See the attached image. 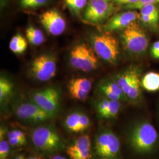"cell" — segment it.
<instances>
[{
    "label": "cell",
    "mask_w": 159,
    "mask_h": 159,
    "mask_svg": "<svg viewBox=\"0 0 159 159\" xmlns=\"http://www.w3.org/2000/svg\"><path fill=\"white\" fill-rule=\"evenodd\" d=\"M129 140L131 147L136 153L146 154L155 149L158 142V134L150 122L144 121L133 127Z\"/></svg>",
    "instance_id": "cell-1"
},
{
    "label": "cell",
    "mask_w": 159,
    "mask_h": 159,
    "mask_svg": "<svg viewBox=\"0 0 159 159\" xmlns=\"http://www.w3.org/2000/svg\"><path fill=\"white\" fill-rule=\"evenodd\" d=\"M94 51L102 60L110 63H115L119 56V43L110 32L96 34L91 38Z\"/></svg>",
    "instance_id": "cell-2"
},
{
    "label": "cell",
    "mask_w": 159,
    "mask_h": 159,
    "mask_svg": "<svg viewBox=\"0 0 159 159\" xmlns=\"http://www.w3.org/2000/svg\"><path fill=\"white\" fill-rule=\"evenodd\" d=\"M121 38L125 49L130 53L141 54L148 49V35L137 21L123 30Z\"/></svg>",
    "instance_id": "cell-3"
},
{
    "label": "cell",
    "mask_w": 159,
    "mask_h": 159,
    "mask_svg": "<svg viewBox=\"0 0 159 159\" xmlns=\"http://www.w3.org/2000/svg\"><path fill=\"white\" fill-rule=\"evenodd\" d=\"M96 52L84 43L75 46L70 55V63L73 67L84 72L96 70L98 60Z\"/></svg>",
    "instance_id": "cell-4"
},
{
    "label": "cell",
    "mask_w": 159,
    "mask_h": 159,
    "mask_svg": "<svg viewBox=\"0 0 159 159\" xmlns=\"http://www.w3.org/2000/svg\"><path fill=\"white\" fill-rule=\"evenodd\" d=\"M140 71L135 67H131L120 74L117 83L125 93V96L131 100H136L142 95V82Z\"/></svg>",
    "instance_id": "cell-5"
},
{
    "label": "cell",
    "mask_w": 159,
    "mask_h": 159,
    "mask_svg": "<svg viewBox=\"0 0 159 159\" xmlns=\"http://www.w3.org/2000/svg\"><path fill=\"white\" fill-rule=\"evenodd\" d=\"M31 74L35 79L47 81L56 74L57 62L55 57L50 54H44L34 58L31 63Z\"/></svg>",
    "instance_id": "cell-6"
},
{
    "label": "cell",
    "mask_w": 159,
    "mask_h": 159,
    "mask_svg": "<svg viewBox=\"0 0 159 159\" xmlns=\"http://www.w3.org/2000/svg\"><path fill=\"white\" fill-rule=\"evenodd\" d=\"M120 142L119 138L111 131L100 133L96 140L95 150L100 157L116 159L119 153Z\"/></svg>",
    "instance_id": "cell-7"
},
{
    "label": "cell",
    "mask_w": 159,
    "mask_h": 159,
    "mask_svg": "<svg viewBox=\"0 0 159 159\" xmlns=\"http://www.w3.org/2000/svg\"><path fill=\"white\" fill-rule=\"evenodd\" d=\"M113 10V4L106 0H89L83 17L87 22L98 24L107 20Z\"/></svg>",
    "instance_id": "cell-8"
},
{
    "label": "cell",
    "mask_w": 159,
    "mask_h": 159,
    "mask_svg": "<svg viewBox=\"0 0 159 159\" xmlns=\"http://www.w3.org/2000/svg\"><path fill=\"white\" fill-rule=\"evenodd\" d=\"M31 139L34 146L44 152L54 151L61 146L59 135L48 127H40L35 129Z\"/></svg>",
    "instance_id": "cell-9"
},
{
    "label": "cell",
    "mask_w": 159,
    "mask_h": 159,
    "mask_svg": "<svg viewBox=\"0 0 159 159\" xmlns=\"http://www.w3.org/2000/svg\"><path fill=\"white\" fill-rule=\"evenodd\" d=\"M32 99L33 102L43 110L52 114H55L59 107L60 94L54 87H48L35 92Z\"/></svg>",
    "instance_id": "cell-10"
},
{
    "label": "cell",
    "mask_w": 159,
    "mask_h": 159,
    "mask_svg": "<svg viewBox=\"0 0 159 159\" xmlns=\"http://www.w3.org/2000/svg\"><path fill=\"white\" fill-rule=\"evenodd\" d=\"M40 20L46 31L53 36H58L63 34L66 28L64 18L56 9H51L41 14Z\"/></svg>",
    "instance_id": "cell-11"
},
{
    "label": "cell",
    "mask_w": 159,
    "mask_h": 159,
    "mask_svg": "<svg viewBox=\"0 0 159 159\" xmlns=\"http://www.w3.org/2000/svg\"><path fill=\"white\" fill-rule=\"evenodd\" d=\"M18 117L34 122H41L50 119L54 114L46 111L34 102H25L19 105L16 110Z\"/></svg>",
    "instance_id": "cell-12"
},
{
    "label": "cell",
    "mask_w": 159,
    "mask_h": 159,
    "mask_svg": "<svg viewBox=\"0 0 159 159\" xmlns=\"http://www.w3.org/2000/svg\"><path fill=\"white\" fill-rule=\"evenodd\" d=\"M140 13L134 10L120 12L110 18L104 25V29L107 32L123 30L139 19L140 20Z\"/></svg>",
    "instance_id": "cell-13"
},
{
    "label": "cell",
    "mask_w": 159,
    "mask_h": 159,
    "mask_svg": "<svg viewBox=\"0 0 159 159\" xmlns=\"http://www.w3.org/2000/svg\"><path fill=\"white\" fill-rule=\"evenodd\" d=\"M91 139L89 135L77 138L68 146L67 153L71 159H90L91 157Z\"/></svg>",
    "instance_id": "cell-14"
},
{
    "label": "cell",
    "mask_w": 159,
    "mask_h": 159,
    "mask_svg": "<svg viewBox=\"0 0 159 159\" xmlns=\"http://www.w3.org/2000/svg\"><path fill=\"white\" fill-rule=\"evenodd\" d=\"M92 83L87 78H77L71 80L68 85V90L71 97L76 100L84 101L91 91Z\"/></svg>",
    "instance_id": "cell-15"
},
{
    "label": "cell",
    "mask_w": 159,
    "mask_h": 159,
    "mask_svg": "<svg viewBox=\"0 0 159 159\" xmlns=\"http://www.w3.org/2000/svg\"><path fill=\"white\" fill-rule=\"evenodd\" d=\"M120 107V101L107 98L98 102L97 111L102 118L110 119L117 116Z\"/></svg>",
    "instance_id": "cell-16"
},
{
    "label": "cell",
    "mask_w": 159,
    "mask_h": 159,
    "mask_svg": "<svg viewBox=\"0 0 159 159\" xmlns=\"http://www.w3.org/2000/svg\"><path fill=\"white\" fill-rule=\"evenodd\" d=\"M100 89L108 99L120 101L125 98V93L117 81H106L102 83Z\"/></svg>",
    "instance_id": "cell-17"
},
{
    "label": "cell",
    "mask_w": 159,
    "mask_h": 159,
    "mask_svg": "<svg viewBox=\"0 0 159 159\" xmlns=\"http://www.w3.org/2000/svg\"><path fill=\"white\" fill-rule=\"evenodd\" d=\"M142 86L144 89L149 92L159 90V73L148 72L145 74L141 80Z\"/></svg>",
    "instance_id": "cell-18"
},
{
    "label": "cell",
    "mask_w": 159,
    "mask_h": 159,
    "mask_svg": "<svg viewBox=\"0 0 159 159\" xmlns=\"http://www.w3.org/2000/svg\"><path fill=\"white\" fill-rule=\"evenodd\" d=\"M26 37L29 43L34 46H40L45 40L43 33L40 29L30 26L26 29Z\"/></svg>",
    "instance_id": "cell-19"
},
{
    "label": "cell",
    "mask_w": 159,
    "mask_h": 159,
    "mask_svg": "<svg viewBox=\"0 0 159 159\" xmlns=\"http://www.w3.org/2000/svg\"><path fill=\"white\" fill-rule=\"evenodd\" d=\"M27 41L23 35L16 34L10 42V49L16 54H21L27 48Z\"/></svg>",
    "instance_id": "cell-20"
},
{
    "label": "cell",
    "mask_w": 159,
    "mask_h": 159,
    "mask_svg": "<svg viewBox=\"0 0 159 159\" xmlns=\"http://www.w3.org/2000/svg\"><path fill=\"white\" fill-rule=\"evenodd\" d=\"M80 113H73L70 114L67 117L65 125L69 130L75 133L80 132Z\"/></svg>",
    "instance_id": "cell-21"
},
{
    "label": "cell",
    "mask_w": 159,
    "mask_h": 159,
    "mask_svg": "<svg viewBox=\"0 0 159 159\" xmlns=\"http://www.w3.org/2000/svg\"><path fill=\"white\" fill-rule=\"evenodd\" d=\"M68 8L77 15H80L81 11L85 8L87 0H64Z\"/></svg>",
    "instance_id": "cell-22"
},
{
    "label": "cell",
    "mask_w": 159,
    "mask_h": 159,
    "mask_svg": "<svg viewBox=\"0 0 159 159\" xmlns=\"http://www.w3.org/2000/svg\"><path fill=\"white\" fill-rule=\"evenodd\" d=\"M13 85L11 83L6 79L1 77L0 79V100L3 102L11 94Z\"/></svg>",
    "instance_id": "cell-23"
},
{
    "label": "cell",
    "mask_w": 159,
    "mask_h": 159,
    "mask_svg": "<svg viewBox=\"0 0 159 159\" xmlns=\"http://www.w3.org/2000/svg\"><path fill=\"white\" fill-rule=\"evenodd\" d=\"M140 20L144 25L156 28L159 23V14H140Z\"/></svg>",
    "instance_id": "cell-24"
},
{
    "label": "cell",
    "mask_w": 159,
    "mask_h": 159,
    "mask_svg": "<svg viewBox=\"0 0 159 159\" xmlns=\"http://www.w3.org/2000/svg\"><path fill=\"white\" fill-rule=\"evenodd\" d=\"M4 130L1 129L0 139V159H6L10 152V143L4 139Z\"/></svg>",
    "instance_id": "cell-25"
},
{
    "label": "cell",
    "mask_w": 159,
    "mask_h": 159,
    "mask_svg": "<svg viewBox=\"0 0 159 159\" xmlns=\"http://www.w3.org/2000/svg\"><path fill=\"white\" fill-rule=\"evenodd\" d=\"M159 4V0H139L137 2L129 5L125 6L126 10H140L144 6L148 5H157Z\"/></svg>",
    "instance_id": "cell-26"
},
{
    "label": "cell",
    "mask_w": 159,
    "mask_h": 159,
    "mask_svg": "<svg viewBox=\"0 0 159 159\" xmlns=\"http://www.w3.org/2000/svg\"><path fill=\"white\" fill-rule=\"evenodd\" d=\"M8 139L10 146H11L12 147L22 146H24L26 143L23 140H21V139L16 136L13 133L12 130L10 131L8 133Z\"/></svg>",
    "instance_id": "cell-27"
},
{
    "label": "cell",
    "mask_w": 159,
    "mask_h": 159,
    "mask_svg": "<svg viewBox=\"0 0 159 159\" xmlns=\"http://www.w3.org/2000/svg\"><path fill=\"white\" fill-rule=\"evenodd\" d=\"M90 125V120L84 114L81 113L80 122V131H83L87 129Z\"/></svg>",
    "instance_id": "cell-28"
},
{
    "label": "cell",
    "mask_w": 159,
    "mask_h": 159,
    "mask_svg": "<svg viewBox=\"0 0 159 159\" xmlns=\"http://www.w3.org/2000/svg\"><path fill=\"white\" fill-rule=\"evenodd\" d=\"M151 56L153 58L159 60V41L154 42L150 48Z\"/></svg>",
    "instance_id": "cell-29"
},
{
    "label": "cell",
    "mask_w": 159,
    "mask_h": 159,
    "mask_svg": "<svg viewBox=\"0 0 159 159\" xmlns=\"http://www.w3.org/2000/svg\"><path fill=\"white\" fill-rule=\"evenodd\" d=\"M47 0H30L27 8H36L46 4Z\"/></svg>",
    "instance_id": "cell-30"
},
{
    "label": "cell",
    "mask_w": 159,
    "mask_h": 159,
    "mask_svg": "<svg viewBox=\"0 0 159 159\" xmlns=\"http://www.w3.org/2000/svg\"><path fill=\"white\" fill-rule=\"evenodd\" d=\"M139 0H114V2L117 4L129 6L137 2Z\"/></svg>",
    "instance_id": "cell-31"
},
{
    "label": "cell",
    "mask_w": 159,
    "mask_h": 159,
    "mask_svg": "<svg viewBox=\"0 0 159 159\" xmlns=\"http://www.w3.org/2000/svg\"><path fill=\"white\" fill-rule=\"evenodd\" d=\"M12 131H13V133H14V134L16 136L18 137L20 139H21V140H23L24 142H27L25 135V134L23 133V131L19 130H12Z\"/></svg>",
    "instance_id": "cell-32"
},
{
    "label": "cell",
    "mask_w": 159,
    "mask_h": 159,
    "mask_svg": "<svg viewBox=\"0 0 159 159\" xmlns=\"http://www.w3.org/2000/svg\"><path fill=\"white\" fill-rule=\"evenodd\" d=\"M30 1V0H21V1H20L21 6L23 8H27V7H28Z\"/></svg>",
    "instance_id": "cell-33"
},
{
    "label": "cell",
    "mask_w": 159,
    "mask_h": 159,
    "mask_svg": "<svg viewBox=\"0 0 159 159\" xmlns=\"http://www.w3.org/2000/svg\"><path fill=\"white\" fill-rule=\"evenodd\" d=\"M51 159H67L64 157L61 156H55L54 157H52Z\"/></svg>",
    "instance_id": "cell-34"
},
{
    "label": "cell",
    "mask_w": 159,
    "mask_h": 159,
    "mask_svg": "<svg viewBox=\"0 0 159 159\" xmlns=\"http://www.w3.org/2000/svg\"><path fill=\"white\" fill-rule=\"evenodd\" d=\"M15 159H25L23 155H18L15 158Z\"/></svg>",
    "instance_id": "cell-35"
},
{
    "label": "cell",
    "mask_w": 159,
    "mask_h": 159,
    "mask_svg": "<svg viewBox=\"0 0 159 159\" xmlns=\"http://www.w3.org/2000/svg\"><path fill=\"white\" fill-rule=\"evenodd\" d=\"M27 159H41L39 156H34V157H30Z\"/></svg>",
    "instance_id": "cell-36"
},
{
    "label": "cell",
    "mask_w": 159,
    "mask_h": 159,
    "mask_svg": "<svg viewBox=\"0 0 159 159\" xmlns=\"http://www.w3.org/2000/svg\"><path fill=\"white\" fill-rule=\"evenodd\" d=\"M106 1H109V2H110V1H111V0H106ZM113 1H114V0H113Z\"/></svg>",
    "instance_id": "cell-37"
}]
</instances>
